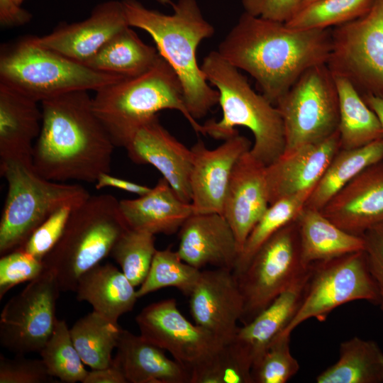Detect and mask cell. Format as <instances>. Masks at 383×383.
Masks as SVG:
<instances>
[{
    "label": "cell",
    "mask_w": 383,
    "mask_h": 383,
    "mask_svg": "<svg viewBox=\"0 0 383 383\" xmlns=\"http://www.w3.org/2000/svg\"><path fill=\"white\" fill-rule=\"evenodd\" d=\"M364 100L378 117L383 130V95L368 94Z\"/></svg>",
    "instance_id": "obj_49"
},
{
    "label": "cell",
    "mask_w": 383,
    "mask_h": 383,
    "mask_svg": "<svg viewBox=\"0 0 383 383\" xmlns=\"http://www.w3.org/2000/svg\"><path fill=\"white\" fill-rule=\"evenodd\" d=\"M331 30H302L244 12L218 45L232 65L250 74L276 106L308 69L327 64Z\"/></svg>",
    "instance_id": "obj_1"
},
{
    "label": "cell",
    "mask_w": 383,
    "mask_h": 383,
    "mask_svg": "<svg viewBox=\"0 0 383 383\" xmlns=\"http://www.w3.org/2000/svg\"><path fill=\"white\" fill-rule=\"evenodd\" d=\"M270 205L266 165L250 150L240 156L233 169L222 213L234 233L240 252Z\"/></svg>",
    "instance_id": "obj_19"
},
{
    "label": "cell",
    "mask_w": 383,
    "mask_h": 383,
    "mask_svg": "<svg viewBox=\"0 0 383 383\" xmlns=\"http://www.w3.org/2000/svg\"><path fill=\"white\" fill-rule=\"evenodd\" d=\"M327 66L355 86L383 95V0H374L360 17L331 30Z\"/></svg>",
    "instance_id": "obj_13"
},
{
    "label": "cell",
    "mask_w": 383,
    "mask_h": 383,
    "mask_svg": "<svg viewBox=\"0 0 383 383\" xmlns=\"http://www.w3.org/2000/svg\"><path fill=\"white\" fill-rule=\"evenodd\" d=\"M119 206L129 229L153 235L175 233L194 213L192 204L182 201L163 177L147 194L121 200Z\"/></svg>",
    "instance_id": "obj_24"
},
{
    "label": "cell",
    "mask_w": 383,
    "mask_h": 383,
    "mask_svg": "<svg viewBox=\"0 0 383 383\" xmlns=\"http://www.w3.org/2000/svg\"><path fill=\"white\" fill-rule=\"evenodd\" d=\"M13 1L15 2V4H16L18 6H21V4L23 3V1L24 0H13Z\"/></svg>",
    "instance_id": "obj_52"
},
{
    "label": "cell",
    "mask_w": 383,
    "mask_h": 383,
    "mask_svg": "<svg viewBox=\"0 0 383 383\" xmlns=\"http://www.w3.org/2000/svg\"><path fill=\"white\" fill-rule=\"evenodd\" d=\"M304 0H242L247 12L255 16L286 23L301 8Z\"/></svg>",
    "instance_id": "obj_43"
},
{
    "label": "cell",
    "mask_w": 383,
    "mask_h": 383,
    "mask_svg": "<svg viewBox=\"0 0 383 383\" xmlns=\"http://www.w3.org/2000/svg\"><path fill=\"white\" fill-rule=\"evenodd\" d=\"M313 189L283 198L269 206L243 245L233 270L235 274L245 269L256 252L270 237L297 218Z\"/></svg>",
    "instance_id": "obj_34"
},
{
    "label": "cell",
    "mask_w": 383,
    "mask_h": 383,
    "mask_svg": "<svg viewBox=\"0 0 383 383\" xmlns=\"http://www.w3.org/2000/svg\"><path fill=\"white\" fill-rule=\"evenodd\" d=\"M39 354L48 373L61 382H83L89 372L74 345L65 320L57 319L50 337Z\"/></svg>",
    "instance_id": "obj_37"
},
{
    "label": "cell",
    "mask_w": 383,
    "mask_h": 383,
    "mask_svg": "<svg viewBox=\"0 0 383 383\" xmlns=\"http://www.w3.org/2000/svg\"><path fill=\"white\" fill-rule=\"evenodd\" d=\"M251 147V142L239 133L213 150L207 148L200 140L193 145L190 174L193 213L222 214L233 169L240 156Z\"/></svg>",
    "instance_id": "obj_16"
},
{
    "label": "cell",
    "mask_w": 383,
    "mask_h": 383,
    "mask_svg": "<svg viewBox=\"0 0 383 383\" xmlns=\"http://www.w3.org/2000/svg\"><path fill=\"white\" fill-rule=\"evenodd\" d=\"M383 161V138L354 149H340L311 192L305 206L321 210L367 167Z\"/></svg>",
    "instance_id": "obj_31"
},
{
    "label": "cell",
    "mask_w": 383,
    "mask_h": 383,
    "mask_svg": "<svg viewBox=\"0 0 383 383\" xmlns=\"http://www.w3.org/2000/svg\"><path fill=\"white\" fill-rule=\"evenodd\" d=\"M92 107L115 147L125 148L137 128L164 109L179 111L196 133L205 135L186 106L177 74L161 55L146 72L96 91Z\"/></svg>",
    "instance_id": "obj_5"
},
{
    "label": "cell",
    "mask_w": 383,
    "mask_h": 383,
    "mask_svg": "<svg viewBox=\"0 0 383 383\" xmlns=\"http://www.w3.org/2000/svg\"><path fill=\"white\" fill-rule=\"evenodd\" d=\"M121 2L129 26L151 36L159 54L177 74L189 113L195 120L205 116L218 104L219 94L208 84L196 51L215 29L204 17L196 0H178L172 6V14L149 9L138 0Z\"/></svg>",
    "instance_id": "obj_3"
},
{
    "label": "cell",
    "mask_w": 383,
    "mask_h": 383,
    "mask_svg": "<svg viewBox=\"0 0 383 383\" xmlns=\"http://www.w3.org/2000/svg\"><path fill=\"white\" fill-rule=\"evenodd\" d=\"M320 211L336 226L356 235L362 236L383 223V161L361 172Z\"/></svg>",
    "instance_id": "obj_21"
},
{
    "label": "cell",
    "mask_w": 383,
    "mask_h": 383,
    "mask_svg": "<svg viewBox=\"0 0 383 383\" xmlns=\"http://www.w3.org/2000/svg\"><path fill=\"white\" fill-rule=\"evenodd\" d=\"M374 0H318L300 9L285 24L294 29H327L365 14Z\"/></svg>",
    "instance_id": "obj_36"
},
{
    "label": "cell",
    "mask_w": 383,
    "mask_h": 383,
    "mask_svg": "<svg viewBox=\"0 0 383 383\" xmlns=\"http://www.w3.org/2000/svg\"><path fill=\"white\" fill-rule=\"evenodd\" d=\"M135 322L143 338L167 351L190 373L212 360L226 345L187 320L174 299L146 306L135 316Z\"/></svg>",
    "instance_id": "obj_14"
},
{
    "label": "cell",
    "mask_w": 383,
    "mask_h": 383,
    "mask_svg": "<svg viewBox=\"0 0 383 383\" xmlns=\"http://www.w3.org/2000/svg\"><path fill=\"white\" fill-rule=\"evenodd\" d=\"M157 2H158L159 4H162V5H171L172 6L173 5V2L172 1V0H155Z\"/></svg>",
    "instance_id": "obj_50"
},
{
    "label": "cell",
    "mask_w": 383,
    "mask_h": 383,
    "mask_svg": "<svg viewBox=\"0 0 383 383\" xmlns=\"http://www.w3.org/2000/svg\"><path fill=\"white\" fill-rule=\"evenodd\" d=\"M7 194L0 220V255L21 247L35 230L58 209H72L91 194L82 185L45 179L33 162L0 161Z\"/></svg>",
    "instance_id": "obj_8"
},
{
    "label": "cell",
    "mask_w": 383,
    "mask_h": 383,
    "mask_svg": "<svg viewBox=\"0 0 383 383\" xmlns=\"http://www.w3.org/2000/svg\"><path fill=\"white\" fill-rule=\"evenodd\" d=\"M95 187L96 189L104 187H114L138 196L144 195L151 189L150 187L147 186L113 177L109 173L99 174L95 182Z\"/></svg>",
    "instance_id": "obj_48"
},
{
    "label": "cell",
    "mask_w": 383,
    "mask_h": 383,
    "mask_svg": "<svg viewBox=\"0 0 383 383\" xmlns=\"http://www.w3.org/2000/svg\"><path fill=\"white\" fill-rule=\"evenodd\" d=\"M177 252L181 259L201 270L210 265L233 270L240 249L234 233L219 213H192L179 230Z\"/></svg>",
    "instance_id": "obj_22"
},
{
    "label": "cell",
    "mask_w": 383,
    "mask_h": 383,
    "mask_svg": "<svg viewBox=\"0 0 383 383\" xmlns=\"http://www.w3.org/2000/svg\"><path fill=\"white\" fill-rule=\"evenodd\" d=\"M124 148L133 162L155 167L177 195L191 203L192 150L165 128L157 116L137 128Z\"/></svg>",
    "instance_id": "obj_17"
},
{
    "label": "cell",
    "mask_w": 383,
    "mask_h": 383,
    "mask_svg": "<svg viewBox=\"0 0 383 383\" xmlns=\"http://www.w3.org/2000/svg\"><path fill=\"white\" fill-rule=\"evenodd\" d=\"M201 68L218 92L223 113L221 120L211 119L203 125L205 135L225 140L238 133L235 127H245L254 136L251 153L266 166L277 160L284 152L285 136L277 106L257 94L239 70L218 51L210 52Z\"/></svg>",
    "instance_id": "obj_4"
},
{
    "label": "cell",
    "mask_w": 383,
    "mask_h": 383,
    "mask_svg": "<svg viewBox=\"0 0 383 383\" xmlns=\"http://www.w3.org/2000/svg\"><path fill=\"white\" fill-rule=\"evenodd\" d=\"M122 328L92 311L79 318L70 328L74 345L84 364L91 370L111 365Z\"/></svg>",
    "instance_id": "obj_33"
},
{
    "label": "cell",
    "mask_w": 383,
    "mask_h": 383,
    "mask_svg": "<svg viewBox=\"0 0 383 383\" xmlns=\"http://www.w3.org/2000/svg\"><path fill=\"white\" fill-rule=\"evenodd\" d=\"M127 379L117 362L113 358L111 365L101 369L89 371L82 383H127Z\"/></svg>",
    "instance_id": "obj_47"
},
{
    "label": "cell",
    "mask_w": 383,
    "mask_h": 383,
    "mask_svg": "<svg viewBox=\"0 0 383 383\" xmlns=\"http://www.w3.org/2000/svg\"><path fill=\"white\" fill-rule=\"evenodd\" d=\"M53 377L48 372L43 360L15 355L13 358L0 355V383H47Z\"/></svg>",
    "instance_id": "obj_42"
},
{
    "label": "cell",
    "mask_w": 383,
    "mask_h": 383,
    "mask_svg": "<svg viewBox=\"0 0 383 383\" xmlns=\"http://www.w3.org/2000/svg\"><path fill=\"white\" fill-rule=\"evenodd\" d=\"M310 272L311 265L252 320L238 327L227 345L245 366L251 370L272 342L291 323L304 296Z\"/></svg>",
    "instance_id": "obj_20"
},
{
    "label": "cell",
    "mask_w": 383,
    "mask_h": 383,
    "mask_svg": "<svg viewBox=\"0 0 383 383\" xmlns=\"http://www.w3.org/2000/svg\"><path fill=\"white\" fill-rule=\"evenodd\" d=\"M154 235L128 229L116 241L110 253L135 287L142 284L149 272L157 250Z\"/></svg>",
    "instance_id": "obj_38"
},
{
    "label": "cell",
    "mask_w": 383,
    "mask_h": 383,
    "mask_svg": "<svg viewBox=\"0 0 383 383\" xmlns=\"http://www.w3.org/2000/svg\"><path fill=\"white\" fill-rule=\"evenodd\" d=\"M318 383H382L383 350L377 342L355 336L342 342L338 360L316 378Z\"/></svg>",
    "instance_id": "obj_32"
},
{
    "label": "cell",
    "mask_w": 383,
    "mask_h": 383,
    "mask_svg": "<svg viewBox=\"0 0 383 383\" xmlns=\"http://www.w3.org/2000/svg\"><path fill=\"white\" fill-rule=\"evenodd\" d=\"M32 14L18 6L13 0H0V25L3 28H13L28 23Z\"/></svg>",
    "instance_id": "obj_46"
},
{
    "label": "cell",
    "mask_w": 383,
    "mask_h": 383,
    "mask_svg": "<svg viewBox=\"0 0 383 383\" xmlns=\"http://www.w3.org/2000/svg\"><path fill=\"white\" fill-rule=\"evenodd\" d=\"M296 221L301 260L306 267L365 250L363 236L343 230L327 218L320 210L304 206Z\"/></svg>",
    "instance_id": "obj_28"
},
{
    "label": "cell",
    "mask_w": 383,
    "mask_h": 383,
    "mask_svg": "<svg viewBox=\"0 0 383 383\" xmlns=\"http://www.w3.org/2000/svg\"><path fill=\"white\" fill-rule=\"evenodd\" d=\"M128 26L122 2L110 0L96 5L84 21L61 23L49 34L35 38L40 45L84 65Z\"/></svg>",
    "instance_id": "obj_18"
},
{
    "label": "cell",
    "mask_w": 383,
    "mask_h": 383,
    "mask_svg": "<svg viewBox=\"0 0 383 383\" xmlns=\"http://www.w3.org/2000/svg\"><path fill=\"white\" fill-rule=\"evenodd\" d=\"M41 125L38 102L0 83V161L33 162Z\"/></svg>",
    "instance_id": "obj_25"
},
{
    "label": "cell",
    "mask_w": 383,
    "mask_h": 383,
    "mask_svg": "<svg viewBox=\"0 0 383 383\" xmlns=\"http://www.w3.org/2000/svg\"><path fill=\"white\" fill-rule=\"evenodd\" d=\"M87 91H72L41 102V130L32 160L35 171L47 179L95 183L99 174L111 172L115 145Z\"/></svg>",
    "instance_id": "obj_2"
},
{
    "label": "cell",
    "mask_w": 383,
    "mask_h": 383,
    "mask_svg": "<svg viewBox=\"0 0 383 383\" xmlns=\"http://www.w3.org/2000/svg\"><path fill=\"white\" fill-rule=\"evenodd\" d=\"M113 359L129 383H190V372L165 350L123 329Z\"/></svg>",
    "instance_id": "obj_26"
},
{
    "label": "cell",
    "mask_w": 383,
    "mask_h": 383,
    "mask_svg": "<svg viewBox=\"0 0 383 383\" xmlns=\"http://www.w3.org/2000/svg\"><path fill=\"white\" fill-rule=\"evenodd\" d=\"M201 270L183 261L170 248L157 250L149 272L137 290L138 298L165 287H174L186 296L194 287Z\"/></svg>",
    "instance_id": "obj_35"
},
{
    "label": "cell",
    "mask_w": 383,
    "mask_h": 383,
    "mask_svg": "<svg viewBox=\"0 0 383 383\" xmlns=\"http://www.w3.org/2000/svg\"><path fill=\"white\" fill-rule=\"evenodd\" d=\"M189 296L194 323L228 344L239 327L244 309L243 296L233 271L201 270Z\"/></svg>",
    "instance_id": "obj_15"
},
{
    "label": "cell",
    "mask_w": 383,
    "mask_h": 383,
    "mask_svg": "<svg viewBox=\"0 0 383 383\" xmlns=\"http://www.w3.org/2000/svg\"><path fill=\"white\" fill-rule=\"evenodd\" d=\"M301 260L296 219L275 233L237 277L246 324L289 288L309 267Z\"/></svg>",
    "instance_id": "obj_11"
},
{
    "label": "cell",
    "mask_w": 383,
    "mask_h": 383,
    "mask_svg": "<svg viewBox=\"0 0 383 383\" xmlns=\"http://www.w3.org/2000/svg\"><path fill=\"white\" fill-rule=\"evenodd\" d=\"M72 209L62 207L40 224L19 248L43 260L60 238Z\"/></svg>",
    "instance_id": "obj_41"
},
{
    "label": "cell",
    "mask_w": 383,
    "mask_h": 383,
    "mask_svg": "<svg viewBox=\"0 0 383 383\" xmlns=\"http://www.w3.org/2000/svg\"><path fill=\"white\" fill-rule=\"evenodd\" d=\"M45 270L43 260L21 248L1 256L0 259V299L15 286L30 282Z\"/></svg>",
    "instance_id": "obj_40"
},
{
    "label": "cell",
    "mask_w": 383,
    "mask_h": 383,
    "mask_svg": "<svg viewBox=\"0 0 383 383\" xmlns=\"http://www.w3.org/2000/svg\"><path fill=\"white\" fill-rule=\"evenodd\" d=\"M283 120L282 155L325 140L338 131L339 104L333 74L326 64L306 70L276 104Z\"/></svg>",
    "instance_id": "obj_9"
},
{
    "label": "cell",
    "mask_w": 383,
    "mask_h": 383,
    "mask_svg": "<svg viewBox=\"0 0 383 383\" xmlns=\"http://www.w3.org/2000/svg\"><path fill=\"white\" fill-rule=\"evenodd\" d=\"M362 236L368 266L379 292L378 305L383 311V223L370 228Z\"/></svg>",
    "instance_id": "obj_44"
},
{
    "label": "cell",
    "mask_w": 383,
    "mask_h": 383,
    "mask_svg": "<svg viewBox=\"0 0 383 383\" xmlns=\"http://www.w3.org/2000/svg\"><path fill=\"white\" fill-rule=\"evenodd\" d=\"M332 74L338 97L340 149L357 148L383 138L378 117L353 83L343 74Z\"/></svg>",
    "instance_id": "obj_29"
},
{
    "label": "cell",
    "mask_w": 383,
    "mask_h": 383,
    "mask_svg": "<svg viewBox=\"0 0 383 383\" xmlns=\"http://www.w3.org/2000/svg\"><path fill=\"white\" fill-rule=\"evenodd\" d=\"M340 149L338 130L316 143L282 155L266 166L270 204L313 189L334 155Z\"/></svg>",
    "instance_id": "obj_23"
},
{
    "label": "cell",
    "mask_w": 383,
    "mask_h": 383,
    "mask_svg": "<svg viewBox=\"0 0 383 383\" xmlns=\"http://www.w3.org/2000/svg\"><path fill=\"white\" fill-rule=\"evenodd\" d=\"M124 79L44 48L35 36L21 38L1 48L0 83L37 102L72 91H96Z\"/></svg>",
    "instance_id": "obj_7"
},
{
    "label": "cell",
    "mask_w": 383,
    "mask_h": 383,
    "mask_svg": "<svg viewBox=\"0 0 383 383\" xmlns=\"http://www.w3.org/2000/svg\"><path fill=\"white\" fill-rule=\"evenodd\" d=\"M61 292L53 272L45 267L12 296L0 315V344L14 355L40 353L55 326Z\"/></svg>",
    "instance_id": "obj_12"
},
{
    "label": "cell",
    "mask_w": 383,
    "mask_h": 383,
    "mask_svg": "<svg viewBox=\"0 0 383 383\" xmlns=\"http://www.w3.org/2000/svg\"><path fill=\"white\" fill-rule=\"evenodd\" d=\"M129 229L119 201L109 194L90 195L72 210L62 235L44 257L61 292H74L79 277L108 255Z\"/></svg>",
    "instance_id": "obj_6"
},
{
    "label": "cell",
    "mask_w": 383,
    "mask_h": 383,
    "mask_svg": "<svg viewBox=\"0 0 383 383\" xmlns=\"http://www.w3.org/2000/svg\"><path fill=\"white\" fill-rule=\"evenodd\" d=\"M360 300L375 304L379 300L365 250L313 263L300 307L283 333L291 335L310 318L323 321L335 308Z\"/></svg>",
    "instance_id": "obj_10"
},
{
    "label": "cell",
    "mask_w": 383,
    "mask_h": 383,
    "mask_svg": "<svg viewBox=\"0 0 383 383\" xmlns=\"http://www.w3.org/2000/svg\"><path fill=\"white\" fill-rule=\"evenodd\" d=\"M74 292L79 301H87L94 311L113 322L131 311L138 299L137 290L122 271L109 262L83 274Z\"/></svg>",
    "instance_id": "obj_27"
},
{
    "label": "cell",
    "mask_w": 383,
    "mask_h": 383,
    "mask_svg": "<svg viewBox=\"0 0 383 383\" xmlns=\"http://www.w3.org/2000/svg\"><path fill=\"white\" fill-rule=\"evenodd\" d=\"M290 336L281 333L253 364V383H285L298 372L300 365L291 353Z\"/></svg>",
    "instance_id": "obj_39"
},
{
    "label": "cell",
    "mask_w": 383,
    "mask_h": 383,
    "mask_svg": "<svg viewBox=\"0 0 383 383\" xmlns=\"http://www.w3.org/2000/svg\"><path fill=\"white\" fill-rule=\"evenodd\" d=\"M160 56L156 48L145 44L128 26L116 34L84 65L101 72L129 79L148 71Z\"/></svg>",
    "instance_id": "obj_30"
},
{
    "label": "cell",
    "mask_w": 383,
    "mask_h": 383,
    "mask_svg": "<svg viewBox=\"0 0 383 383\" xmlns=\"http://www.w3.org/2000/svg\"><path fill=\"white\" fill-rule=\"evenodd\" d=\"M316 1H318V0H304L300 9L303 8L304 6H305L309 4L315 2Z\"/></svg>",
    "instance_id": "obj_51"
},
{
    "label": "cell",
    "mask_w": 383,
    "mask_h": 383,
    "mask_svg": "<svg viewBox=\"0 0 383 383\" xmlns=\"http://www.w3.org/2000/svg\"><path fill=\"white\" fill-rule=\"evenodd\" d=\"M219 365L222 383H253L251 370L234 355L227 344L220 353Z\"/></svg>",
    "instance_id": "obj_45"
}]
</instances>
